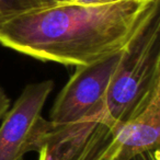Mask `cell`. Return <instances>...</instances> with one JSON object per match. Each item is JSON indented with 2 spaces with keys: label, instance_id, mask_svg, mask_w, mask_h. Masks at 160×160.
<instances>
[{
  "label": "cell",
  "instance_id": "6da1fadb",
  "mask_svg": "<svg viewBox=\"0 0 160 160\" xmlns=\"http://www.w3.org/2000/svg\"><path fill=\"white\" fill-rule=\"evenodd\" d=\"M160 0L65 5L19 16L0 27V44L41 62L87 66L126 48Z\"/></svg>",
  "mask_w": 160,
  "mask_h": 160
},
{
  "label": "cell",
  "instance_id": "7a4b0ae2",
  "mask_svg": "<svg viewBox=\"0 0 160 160\" xmlns=\"http://www.w3.org/2000/svg\"><path fill=\"white\" fill-rule=\"evenodd\" d=\"M160 16L155 12L123 52L105 97L114 124L135 118L160 92Z\"/></svg>",
  "mask_w": 160,
  "mask_h": 160
},
{
  "label": "cell",
  "instance_id": "3957f363",
  "mask_svg": "<svg viewBox=\"0 0 160 160\" xmlns=\"http://www.w3.org/2000/svg\"><path fill=\"white\" fill-rule=\"evenodd\" d=\"M123 52L91 65L76 67L51 110V133L107 116L105 97Z\"/></svg>",
  "mask_w": 160,
  "mask_h": 160
},
{
  "label": "cell",
  "instance_id": "277c9868",
  "mask_svg": "<svg viewBox=\"0 0 160 160\" xmlns=\"http://www.w3.org/2000/svg\"><path fill=\"white\" fill-rule=\"evenodd\" d=\"M54 89L53 80L28 85L0 126V160H23L29 151L43 148L51 131V123L42 110Z\"/></svg>",
  "mask_w": 160,
  "mask_h": 160
},
{
  "label": "cell",
  "instance_id": "5b68a950",
  "mask_svg": "<svg viewBox=\"0 0 160 160\" xmlns=\"http://www.w3.org/2000/svg\"><path fill=\"white\" fill-rule=\"evenodd\" d=\"M115 137L121 146L120 160L160 148V92L135 118L116 125Z\"/></svg>",
  "mask_w": 160,
  "mask_h": 160
},
{
  "label": "cell",
  "instance_id": "8992f818",
  "mask_svg": "<svg viewBox=\"0 0 160 160\" xmlns=\"http://www.w3.org/2000/svg\"><path fill=\"white\" fill-rule=\"evenodd\" d=\"M54 7L49 0H0V27L13 18Z\"/></svg>",
  "mask_w": 160,
  "mask_h": 160
},
{
  "label": "cell",
  "instance_id": "52a82bcc",
  "mask_svg": "<svg viewBox=\"0 0 160 160\" xmlns=\"http://www.w3.org/2000/svg\"><path fill=\"white\" fill-rule=\"evenodd\" d=\"M10 108V99L3 91V89L0 87V118L5 116Z\"/></svg>",
  "mask_w": 160,
  "mask_h": 160
},
{
  "label": "cell",
  "instance_id": "ba28073f",
  "mask_svg": "<svg viewBox=\"0 0 160 160\" xmlns=\"http://www.w3.org/2000/svg\"><path fill=\"white\" fill-rule=\"evenodd\" d=\"M123 0H75L72 5H82V6H99L107 5V3L118 2Z\"/></svg>",
  "mask_w": 160,
  "mask_h": 160
},
{
  "label": "cell",
  "instance_id": "9c48e42d",
  "mask_svg": "<svg viewBox=\"0 0 160 160\" xmlns=\"http://www.w3.org/2000/svg\"><path fill=\"white\" fill-rule=\"evenodd\" d=\"M53 6H65V5H72L75 0H49Z\"/></svg>",
  "mask_w": 160,
  "mask_h": 160
}]
</instances>
